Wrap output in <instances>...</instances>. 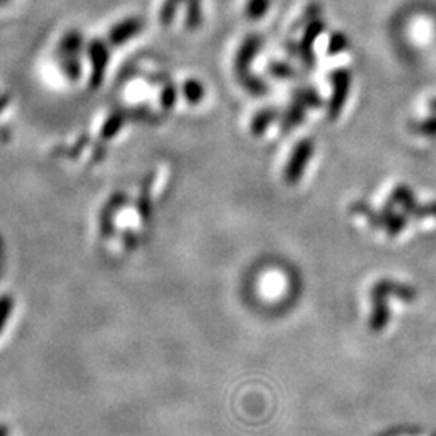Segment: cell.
<instances>
[{
	"instance_id": "obj_10",
	"label": "cell",
	"mask_w": 436,
	"mask_h": 436,
	"mask_svg": "<svg viewBox=\"0 0 436 436\" xmlns=\"http://www.w3.org/2000/svg\"><path fill=\"white\" fill-rule=\"evenodd\" d=\"M415 130H417V131H420V135L435 136V135H436V118H435V120H427V121H423V123L417 125Z\"/></svg>"
},
{
	"instance_id": "obj_8",
	"label": "cell",
	"mask_w": 436,
	"mask_h": 436,
	"mask_svg": "<svg viewBox=\"0 0 436 436\" xmlns=\"http://www.w3.org/2000/svg\"><path fill=\"white\" fill-rule=\"evenodd\" d=\"M294 99H296V102L302 104V106H304V107H317V106H320V99L317 96V92L312 91V89L296 91Z\"/></svg>"
},
{
	"instance_id": "obj_6",
	"label": "cell",
	"mask_w": 436,
	"mask_h": 436,
	"mask_svg": "<svg viewBox=\"0 0 436 436\" xmlns=\"http://www.w3.org/2000/svg\"><path fill=\"white\" fill-rule=\"evenodd\" d=\"M275 112L273 110H264V112H260L257 116H255L254 123H252V131L254 135H262L267 130V126L272 123V120L275 118Z\"/></svg>"
},
{
	"instance_id": "obj_4",
	"label": "cell",
	"mask_w": 436,
	"mask_h": 436,
	"mask_svg": "<svg viewBox=\"0 0 436 436\" xmlns=\"http://www.w3.org/2000/svg\"><path fill=\"white\" fill-rule=\"evenodd\" d=\"M89 54H91L92 67H94L92 68V72H94L92 73V86H99L104 74V67H106L107 63V52L101 44V40H96V43L91 45Z\"/></svg>"
},
{
	"instance_id": "obj_7",
	"label": "cell",
	"mask_w": 436,
	"mask_h": 436,
	"mask_svg": "<svg viewBox=\"0 0 436 436\" xmlns=\"http://www.w3.org/2000/svg\"><path fill=\"white\" fill-rule=\"evenodd\" d=\"M184 94H186V99H188L189 102H201L202 97H203V87L202 84L199 83V81H194V79H189L188 83L184 84Z\"/></svg>"
},
{
	"instance_id": "obj_11",
	"label": "cell",
	"mask_w": 436,
	"mask_h": 436,
	"mask_svg": "<svg viewBox=\"0 0 436 436\" xmlns=\"http://www.w3.org/2000/svg\"><path fill=\"white\" fill-rule=\"evenodd\" d=\"M345 47H346L345 39H342L341 36H336V38H333V40H331V45H330L331 52H338V50L345 49Z\"/></svg>"
},
{
	"instance_id": "obj_3",
	"label": "cell",
	"mask_w": 436,
	"mask_h": 436,
	"mask_svg": "<svg viewBox=\"0 0 436 436\" xmlns=\"http://www.w3.org/2000/svg\"><path fill=\"white\" fill-rule=\"evenodd\" d=\"M141 28H142L141 21L136 18L121 21L120 25H116L112 29V33H110V40H112V43L116 45L125 44L130 38H135L136 34L141 31Z\"/></svg>"
},
{
	"instance_id": "obj_1",
	"label": "cell",
	"mask_w": 436,
	"mask_h": 436,
	"mask_svg": "<svg viewBox=\"0 0 436 436\" xmlns=\"http://www.w3.org/2000/svg\"><path fill=\"white\" fill-rule=\"evenodd\" d=\"M313 152V144L309 139H304V141H301L298 145H296L293 157H291L289 164L286 165V172H284V179L289 184H294L299 181V178L302 177V173H304V168L307 165V162H309L311 155Z\"/></svg>"
},
{
	"instance_id": "obj_13",
	"label": "cell",
	"mask_w": 436,
	"mask_h": 436,
	"mask_svg": "<svg viewBox=\"0 0 436 436\" xmlns=\"http://www.w3.org/2000/svg\"><path fill=\"white\" fill-rule=\"evenodd\" d=\"M9 427L7 425H0V436H9Z\"/></svg>"
},
{
	"instance_id": "obj_5",
	"label": "cell",
	"mask_w": 436,
	"mask_h": 436,
	"mask_svg": "<svg viewBox=\"0 0 436 436\" xmlns=\"http://www.w3.org/2000/svg\"><path fill=\"white\" fill-rule=\"evenodd\" d=\"M304 106L299 102H296L294 106H291V108L286 112V116L283 120V130H289V128L296 126L302 121V116H304Z\"/></svg>"
},
{
	"instance_id": "obj_2",
	"label": "cell",
	"mask_w": 436,
	"mask_h": 436,
	"mask_svg": "<svg viewBox=\"0 0 436 436\" xmlns=\"http://www.w3.org/2000/svg\"><path fill=\"white\" fill-rule=\"evenodd\" d=\"M333 84H335V92L330 104V116L331 118H336V116L341 113L342 106H345L346 102L349 84H351V77H349V73L345 72V69H341V72L335 73Z\"/></svg>"
},
{
	"instance_id": "obj_12",
	"label": "cell",
	"mask_w": 436,
	"mask_h": 436,
	"mask_svg": "<svg viewBox=\"0 0 436 436\" xmlns=\"http://www.w3.org/2000/svg\"><path fill=\"white\" fill-rule=\"evenodd\" d=\"M272 72L275 73V74H278V77H288V74H293V73H291L289 67L286 68L284 65H276V68H273Z\"/></svg>"
},
{
	"instance_id": "obj_9",
	"label": "cell",
	"mask_w": 436,
	"mask_h": 436,
	"mask_svg": "<svg viewBox=\"0 0 436 436\" xmlns=\"http://www.w3.org/2000/svg\"><path fill=\"white\" fill-rule=\"evenodd\" d=\"M11 309H13V301H11L10 296H2L0 298V333H2L5 323L10 318Z\"/></svg>"
}]
</instances>
